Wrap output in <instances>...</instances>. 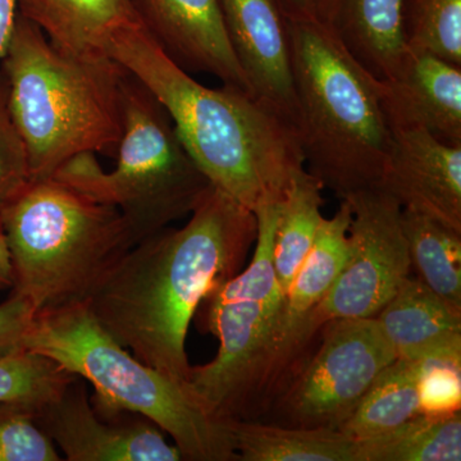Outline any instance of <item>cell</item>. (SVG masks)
<instances>
[{
    "label": "cell",
    "instance_id": "obj_32",
    "mask_svg": "<svg viewBox=\"0 0 461 461\" xmlns=\"http://www.w3.org/2000/svg\"><path fill=\"white\" fill-rule=\"evenodd\" d=\"M0 286L3 288L14 286V268L5 230L0 223Z\"/></svg>",
    "mask_w": 461,
    "mask_h": 461
},
{
    "label": "cell",
    "instance_id": "obj_12",
    "mask_svg": "<svg viewBox=\"0 0 461 461\" xmlns=\"http://www.w3.org/2000/svg\"><path fill=\"white\" fill-rule=\"evenodd\" d=\"M142 29L186 72H204L253 95L233 53L221 0H130ZM254 96V95H253Z\"/></svg>",
    "mask_w": 461,
    "mask_h": 461
},
{
    "label": "cell",
    "instance_id": "obj_9",
    "mask_svg": "<svg viewBox=\"0 0 461 461\" xmlns=\"http://www.w3.org/2000/svg\"><path fill=\"white\" fill-rule=\"evenodd\" d=\"M345 200L351 206L348 258L329 294L303 324V348L327 321L375 317L411 269L399 203L379 187Z\"/></svg>",
    "mask_w": 461,
    "mask_h": 461
},
{
    "label": "cell",
    "instance_id": "obj_3",
    "mask_svg": "<svg viewBox=\"0 0 461 461\" xmlns=\"http://www.w3.org/2000/svg\"><path fill=\"white\" fill-rule=\"evenodd\" d=\"M305 168L339 200L381 184L393 131L375 77L306 12H285Z\"/></svg>",
    "mask_w": 461,
    "mask_h": 461
},
{
    "label": "cell",
    "instance_id": "obj_7",
    "mask_svg": "<svg viewBox=\"0 0 461 461\" xmlns=\"http://www.w3.org/2000/svg\"><path fill=\"white\" fill-rule=\"evenodd\" d=\"M127 71V69H126ZM117 166L105 172L93 153L60 166L53 178L123 215L135 245L199 204L212 184L182 147L159 100L129 71Z\"/></svg>",
    "mask_w": 461,
    "mask_h": 461
},
{
    "label": "cell",
    "instance_id": "obj_26",
    "mask_svg": "<svg viewBox=\"0 0 461 461\" xmlns=\"http://www.w3.org/2000/svg\"><path fill=\"white\" fill-rule=\"evenodd\" d=\"M406 48L461 67V0H405Z\"/></svg>",
    "mask_w": 461,
    "mask_h": 461
},
{
    "label": "cell",
    "instance_id": "obj_6",
    "mask_svg": "<svg viewBox=\"0 0 461 461\" xmlns=\"http://www.w3.org/2000/svg\"><path fill=\"white\" fill-rule=\"evenodd\" d=\"M14 268V293L35 313L86 303L135 245L118 209L56 178L32 180L0 212Z\"/></svg>",
    "mask_w": 461,
    "mask_h": 461
},
{
    "label": "cell",
    "instance_id": "obj_34",
    "mask_svg": "<svg viewBox=\"0 0 461 461\" xmlns=\"http://www.w3.org/2000/svg\"><path fill=\"white\" fill-rule=\"evenodd\" d=\"M2 288H3V287H2V286H0V290H2Z\"/></svg>",
    "mask_w": 461,
    "mask_h": 461
},
{
    "label": "cell",
    "instance_id": "obj_28",
    "mask_svg": "<svg viewBox=\"0 0 461 461\" xmlns=\"http://www.w3.org/2000/svg\"><path fill=\"white\" fill-rule=\"evenodd\" d=\"M32 181L29 154L8 108V83L0 74V212Z\"/></svg>",
    "mask_w": 461,
    "mask_h": 461
},
{
    "label": "cell",
    "instance_id": "obj_19",
    "mask_svg": "<svg viewBox=\"0 0 461 461\" xmlns=\"http://www.w3.org/2000/svg\"><path fill=\"white\" fill-rule=\"evenodd\" d=\"M18 14L75 57H108L118 33L141 25L130 0H20Z\"/></svg>",
    "mask_w": 461,
    "mask_h": 461
},
{
    "label": "cell",
    "instance_id": "obj_5",
    "mask_svg": "<svg viewBox=\"0 0 461 461\" xmlns=\"http://www.w3.org/2000/svg\"><path fill=\"white\" fill-rule=\"evenodd\" d=\"M23 345L93 384L91 403L102 414L129 411L156 423L182 460H238L227 421L206 411L186 384L133 357L86 303L35 313Z\"/></svg>",
    "mask_w": 461,
    "mask_h": 461
},
{
    "label": "cell",
    "instance_id": "obj_8",
    "mask_svg": "<svg viewBox=\"0 0 461 461\" xmlns=\"http://www.w3.org/2000/svg\"><path fill=\"white\" fill-rule=\"evenodd\" d=\"M258 233L247 269L203 300L206 326L220 341L212 362L191 366L186 386L218 420H249L258 393L271 387L285 295L273 263L278 204L256 212Z\"/></svg>",
    "mask_w": 461,
    "mask_h": 461
},
{
    "label": "cell",
    "instance_id": "obj_20",
    "mask_svg": "<svg viewBox=\"0 0 461 461\" xmlns=\"http://www.w3.org/2000/svg\"><path fill=\"white\" fill-rule=\"evenodd\" d=\"M241 461H360L359 442L339 429L227 420Z\"/></svg>",
    "mask_w": 461,
    "mask_h": 461
},
{
    "label": "cell",
    "instance_id": "obj_17",
    "mask_svg": "<svg viewBox=\"0 0 461 461\" xmlns=\"http://www.w3.org/2000/svg\"><path fill=\"white\" fill-rule=\"evenodd\" d=\"M351 206L341 200L335 215L321 221L313 247L288 288L276 339L271 384L281 379V373L303 351V324L338 280L348 254Z\"/></svg>",
    "mask_w": 461,
    "mask_h": 461
},
{
    "label": "cell",
    "instance_id": "obj_31",
    "mask_svg": "<svg viewBox=\"0 0 461 461\" xmlns=\"http://www.w3.org/2000/svg\"><path fill=\"white\" fill-rule=\"evenodd\" d=\"M20 0H0V60L5 56L14 35Z\"/></svg>",
    "mask_w": 461,
    "mask_h": 461
},
{
    "label": "cell",
    "instance_id": "obj_13",
    "mask_svg": "<svg viewBox=\"0 0 461 461\" xmlns=\"http://www.w3.org/2000/svg\"><path fill=\"white\" fill-rule=\"evenodd\" d=\"M393 145L379 189L402 209L461 233V145L418 127H391Z\"/></svg>",
    "mask_w": 461,
    "mask_h": 461
},
{
    "label": "cell",
    "instance_id": "obj_2",
    "mask_svg": "<svg viewBox=\"0 0 461 461\" xmlns=\"http://www.w3.org/2000/svg\"><path fill=\"white\" fill-rule=\"evenodd\" d=\"M107 56L159 100L182 147L212 186L253 213L278 204L305 168L299 133L290 121L239 87L199 84L141 25L118 33Z\"/></svg>",
    "mask_w": 461,
    "mask_h": 461
},
{
    "label": "cell",
    "instance_id": "obj_30",
    "mask_svg": "<svg viewBox=\"0 0 461 461\" xmlns=\"http://www.w3.org/2000/svg\"><path fill=\"white\" fill-rule=\"evenodd\" d=\"M35 315L25 296L12 293L0 303V357L23 348V338Z\"/></svg>",
    "mask_w": 461,
    "mask_h": 461
},
{
    "label": "cell",
    "instance_id": "obj_23",
    "mask_svg": "<svg viewBox=\"0 0 461 461\" xmlns=\"http://www.w3.org/2000/svg\"><path fill=\"white\" fill-rule=\"evenodd\" d=\"M402 224L417 277L461 311V233L409 209H402Z\"/></svg>",
    "mask_w": 461,
    "mask_h": 461
},
{
    "label": "cell",
    "instance_id": "obj_4",
    "mask_svg": "<svg viewBox=\"0 0 461 461\" xmlns=\"http://www.w3.org/2000/svg\"><path fill=\"white\" fill-rule=\"evenodd\" d=\"M2 60L9 113L25 141L32 180L53 177L80 154L117 153L127 72L120 63L63 53L20 14Z\"/></svg>",
    "mask_w": 461,
    "mask_h": 461
},
{
    "label": "cell",
    "instance_id": "obj_11",
    "mask_svg": "<svg viewBox=\"0 0 461 461\" xmlns=\"http://www.w3.org/2000/svg\"><path fill=\"white\" fill-rule=\"evenodd\" d=\"M35 423L68 461H181L165 432L142 415L102 414L91 403L86 381L76 377L57 399L35 412Z\"/></svg>",
    "mask_w": 461,
    "mask_h": 461
},
{
    "label": "cell",
    "instance_id": "obj_33",
    "mask_svg": "<svg viewBox=\"0 0 461 461\" xmlns=\"http://www.w3.org/2000/svg\"><path fill=\"white\" fill-rule=\"evenodd\" d=\"M285 12H306L308 0H280Z\"/></svg>",
    "mask_w": 461,
    "mask_h": 461
},
{
    "label": "cell",
    "instance_id": "obj_24",
    "mask_svg": "<svg viewBox=\"0 0 461 461\" xmlns=\"http://www.w3.org/2000/svg\"><path fill=\"white\" fill-rule=\"evenodd\" d=\"M357 442L360 461H460L461 415L417 414L386 435Z\"/></svg>",
    "mask_w": 461,
    "mask_h": 461
},
{
    "label": "cell",
    "instance_id": "obj_14",
    "mask_svg": "<svg viewBox=\"0 0 461 461\" xmlns=\"http://www.w3.org/2000/svg\"><path fill=\"white\" fill-rule=\"evenodd\" d=\"M233 53L253 95L299 124L290 41L280 0H221Z\"/></svg>",
    "mask_w": 461,
    "mask_h": 461
},
{
    "label": "cell",
    "instance_id": "obj_29",
    "mask_svg": "<svg viewBox=\"0 0 461 461\" xmlns=\"http://www.w3.org/2000/svg\"><path fill=\"white\" fill-rule=\"evenodd\" d=\"M418 414L450 417L461 409V359H427L420 364Z\"/></svg>",
    "mask_w": 461,
    "mask_h": 461
},
{
    "label": "cell",
    "instance_id": "obj_15",
    "mask_svg": "<svg viewBox=\"0 0 461 461\" xmlns=\"http://www.w3.org/2000/svg\"><path fill=\"white\" fill-rule=\"evenodd\" d=\"M382 83L390 127H418L461 145V67L408 50L396 74Z\"/></svg>",
    "mask_w": 461,
    "mask_h": 461
},
{
    "label": "cell",
    "instance_id": "obj_25",
    "mask_svg": "<svg viewBox=\"0 0 461 461\" xmlns=\"http://www.w3.org/2000/svg\"><path fill=\"white\" fill-rule=\"evenodd\" d=\"M76 377L50 357L20 348L0 357V403H20L36 412Z\"/></svg>",
    "mask_w": 461,
    "mask_h": 461
},
{
    "label": "cell",
    "instance_id": "obj_1",
    "mask_svg": "<svg viewBox=\"0 0 461 461\" xmlns=\"http://www.w3.org/2000/svg\"><path fill=\"white\" fill-rule=\"evenodd\" d=\"M257 233L256 213L212 186L184 227L133 245L87 308L133 357L186 384L191 321L215 287L238 275Z\"/></svg>",
    "mask_w": 461,
    "mask_h": 461
},
{
    "label": "cell",
    "instance_id": "obj_16",
    "mask_svg": "<svg viewBox=\"0 0 461 461\" xmlns=\"http://www.w3.org/2000/svg\"><path fill=\"white\" fill-rule=\"evenodd\" d=\"M405 0H308L306 14L378 80L396 74L403 57Z\"/></svg>",
    "mask_w": 461,
    "mask_h": 461
},
{
    "label": "cell",
    "instance_id": "obj_22",
    "mask_svg": "<svg viewBox=\"0 0 461 461\" xmlns=\"http://www.w3.org/2000/svg\"><path fill=\"white\" fill-rule=\"evenodd\" d=\"M420 360L397 359L379 373L342 432L357 441L384 436L418 414Z\"/></svg>",
    "mask_w": 461,
    "mask_h": 461
},
{
    "label": "cell",
    "instance_id": "obj_27",
    "mask_svg": "<svg viewBox=\"0 0 461 461\" xmlns=\"http://www.w3.org/2000/svg\"><path fill=\"white\" fill-rule=\"evenodd\" d=\"M35 411L0 403V461H59V453L35 423Z\"/></svg>",
    "mask_w": 461,
    "mask_h": 461
},
{
    "label": "cell",
    "instance_id": "obj_21",
    "mask_svg": "<svg viewBox=\"0 0 461 461\" xmlns=\"http://www.w3.org/2000/svg\"><path fill=\"white\" fill-rule=\"evenodd\" d=\"M320 181L308 169L300 171L278 203L277 224L273 244V263L282 293L288 288L313 247L323 215Z\"/></svg>",
    "mask_w": 461,
    "mask_h": 461
},
{
    "label": "cell",
    "instance_id": "obj_18",
    "mask_svg": "<svg viewBox=\"0 0 461 461\" xmlns=\"http://www.w3.org/2000/svg\"><path fill=\"white\" fill-rule=\"evenodd\" d=\"M400 359H461V311L409 276L375 315Z\"/></svg>",
    "mask_w": 461,
    "mask_h": 461
},
{
    "label": "cell",
    "instance_id": "obj_10",
    "mask_svg": "<svg viewBox=\"0 0 461 461\" xmlns=\"http://www.w3.org/2000/svg\"><path fill=\"white\" fill-rule=\"evenodd\" d=\"M321 330V344L277 409L288 426L339 429L397 355L375 317L330 321Z\"/></svg>",
    "mask_w": 461,
    "mask_h": 461
}]
</instances>
